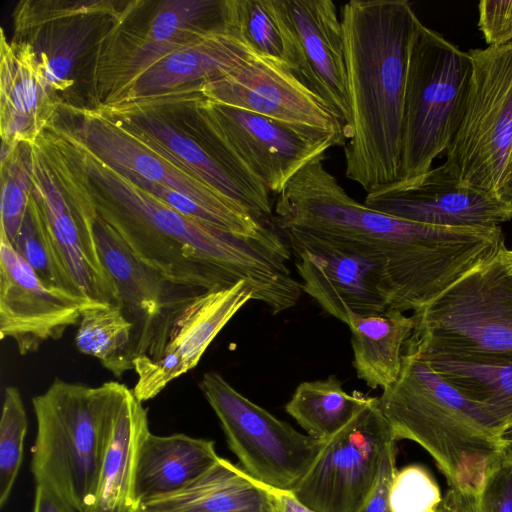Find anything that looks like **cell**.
I'll use <instances>...</instances> for the list:
<instances>
[{"instance_id": "cell-1", "label": "cell", "mask_w": 512, "mask_h": 512, "mask_svg": "<svg viewBox=\"0 0 512 512\" xmlns=\"http://www.w3.org/2000/svg\"><path fill=\"white\" fill-rule=\"evenodd\" d=\"M56 131L91 179L99 215L168 283L211 291L245 281L273 314L296 305L302 286L275 230L245 236L186 216L102 162L67 128Z\"/></svg>"}, {"instance_id": "cell-2", "label": "cell", "mask_w": 512, "mask_h": 512, "mask_svg": "<svg viewBox=\"0 0 512 512\" xmlns=\"http://www.w3.org/2000/svg\"><path fill=\"white\" fill-rule=\"evenodd\" d=\"M319 157L278 195L274 223L367 251L386 268L392 309L417 311L505 245L501 226L436 227L351 198Z\"/></svg>"}, {"instance_id": "cell-3", "label": "cell", "mask_w": 512, "mask_h": 512, "mask_svg": "<svg viewBox=\"0 0 512 512\" xmlns=\"http://www.w3.org/2000/svg\"><path fill=\"white\" fill-rule=\"evenodd\" d=\"M340 21L352 111L345 175L369 193L401 180L407 72L421 21L406 0H352Z\"/></svg>"}, {"instance_id": "cell-4", "label": "cell", "mask_w": 512, "mask_h": 512, "mask_svg": "<svg viewBox=\"0 0 512 512\" xmlns=\"http://www.w3.org/2000/svg\"><path fill=\"white\" fill-rule=\"evenodd\" d=\"M378 400L394 439L419 444L464 495L477 494L490 464L512 445L486 411L412 352L404 351L398 379Z\"/></svg>"}, {"instance_id": "cell-5", "label": "cell", "mask_w": 512, "mask_h": 512, "mask_svg": "<svg viewBox=\"0 0 512 512\" xmlns=\"http://www.w3.org/2000/svg\"><path fill=\"white\" fill-rule=\"evenodd\" d=\"M128 389L116 381L92 387L56 378L32 399L34 480L77 512L93 505L113 418Z\"/></svg>"}, {"instance_id": "cell-6", "label": "cell", "mask_w": 512, "mask_h": 512, "mask_svg": "<svg viewBox=\"0 0 512 512\" xmlns=\"http://www.w3.org/2000/svg\"><path fill=\"white\" fill-rule=\"evenodd\" d=\"M412 316L404 351L512 362V250L504 245Z\"/></svg>"}, {"instance_id": "cell-7", "label": "cell", "mask_w": 512, "mask_h": 512, "mask_svg": "<svg viewBox=\"0 0 512 512\" xmlns=\"http://www.w3.org/2000/svg\"><path fill=\"white\" fill-rule=\"evenodd\" d=\"M27 159L31 194L71 276L89 298L121 306L100 258L94 229L98 211L87 173L56 138L27 145Z\"/></svg>"}, {"instance_id": "cell-8", "label": "cell", "mask_w": 512, "mask_h": 512, "mask_svg": "<svg viewBox=\"0 0 512 512\" xmlns=\"http://www.w3.org/2000/svg\"><path fill=\"white\" fill-rule=\"evenodd\" d=\"M471 74L468 52L421 22L407 72L401 180L426 173L434 159L446 152L461 121Z\"/></svg>"}, {"instance_id": "cell-9", "label": "cell", "mask_w": 512, "mask_h": 512, "mask_svg": "<svg viewBox=\"0 0 512 512\" xmlns=\"http://www.w3.org/2000/svg\"><path fill=\"white\" fill-rule=\"evenodd\" d=\"M468 54L467 98L442 164L461 184L501 196L512 177V43Z\"/></svg>"}, {"instance_id": "cell-10", "label": "cell", "mask_w": 512, "mask_h": 512, "mask_svg": "<svg viewBox=\"0 0 512 512\" xmlns=\"http://www.w3.org/2000/svg\"><path fill=\"white\" fill-rule=\"evenodd\" d=\"M121 17L98 41L93 80L100 98L97 106L110 102L156 62L195 38L236 30L233 0L160 1L145 27L129 32Z\"/></svg>"}, {"instance_id": "cell-11", "label": "cell", "mask_w": 512, "mask_h": 512, "mask_svg": "<svg viewBox=\"0 0 512 512\" xmlns=\"http://www.w3.org/2000/svg\"><path fill=\"white\" fill-rule=\"evenodd\" d=\"M175 165L229 198L256 220L274 222L271 193L193 114L196 137L171 124L150 101L95 108Z\"/></svg>"}, {"instance_id": "cell-12", "label": "cell", "mask_w": 512, "mask_h": 512, "mask_svg": "<svg viewBox=\"0 0 512 512\" xmlns=\"http://www.w3.org/2000/svg\"><path fill=\"white\" fill-rule=\"evenodd\" d=\"M199 386L242 469L267 486L293 491L326 440L298 432L250 401L217 372L205 373Z\"/></svg>"}, {"instance_id": "cell-13", "label": "cell", "mask_w": 512, "mask_h": 512, "mask_svg": "<svg viewBox=\"0 0 512 512\" xmlns=\"http://www.w3.org/2000/svg\"><path fill=\"white\" fill-rule=\"evenodd\" d=\"M230 152L271 194L277 196L307 164L334 146H345L342 135L289 124L251 111L219 104L201 96L189 101Z\"/></svg>"}, {"instance_id": "cell-14", "label": "cell", "mask_w": 512, "mask_h": 512, "mask_svg": "<svg viewBox=\"0 0 512 512\" xmlns=\"http://www.w3.org/2000/svg\"><path fill=\"white\" fill-rule=\"evenodd\" d=\"M393 442L396 440L378 397H372L346 426L325 441L292 492L316 512H360Z\"/></svg>"}, {"instance_id": "cell-15", "label": "cell", "mask_w": 512, "mask_h": 512, "mask_svg": "<svg viewBox=\"0 0 512 512\" xmlns=\"http://www.w3.org/2000/svg\"><path fill=\"white\" fill-rule=\"evenodd\" d=\"M254 299L245 281L175 299L146 353L133 360L136 398L142 403L155 398L171 381L195 368L219 332Z\"/></svg>"}, {"instance_id": "cell-16", "label": "cell", "mask_w": 512, "mask_h": 512, "mask_svg": "<svg viewBox=\"0 0 512 512\" xmlns=\"http://www.w3.org/2000/svg\"><path fill=\"white\" fill-rule=\"evenodd\" d=\"M79 119L68 129L92 154L125 175L170 187L212 212L225 230L262 236L275 230L256 220L235 202L187 173L97 109L68 108Z\"/></svg>"}, {"instance_id": "cell-17", "label": "cell", "mask_w": 512, "mask_h": 512, "mask_svg": "<svg viewBox=\"0 0 512 512\" xmlns=\"http://www.w3.org/2000/svg\"><path fill=\"white\" fill-rule=\"evenodd\" d=\"M284 40V64L352 136L341 21L331 0H266Z\"/></svg>"}, {"instance_id": "cell-18", "label": "cell", "mask_w": 512, "mask_h": 512, "mask_svg": "<svg viewBox=\"0 0 512 512\" xmlns=\"http://www.w3.org/2000/svg\"><path fill=\"white\" fill-rule=\"evenodd\" d=\"M302 290L331 316L380 313L391 307L384 263L367 251L296 229H282Z\"/></svg>"}, {"instance_id": "cell-19", "label": "cell", "mask_w": 512, "mask_h": 512, "mask_svg": "<svg viewBox=\"0 0 512 512\" xmlns=\"http://www.w3.org/2000/svg\"><path fill=\"white\" fill-rule=\"evenodd\" d=\"M117 1H21L13 12V40L34 49L38 67L55 93L74 83L75 68L104 24L121 16Z\"/></svg>"}, {"instance_id": "cell-20", "label": "cell", "mask_w": 512, "mask_h": 512, "mask_svg": "<svg viewBox=\"0 0 512 512\" xmlns=\"http://www.w3.org/2000/svg\"><path fill=\"white\" fill-rule=\"evenodd\" d=\"M103 303L46 286L0 232V338L21 355L57 340L87 309Z\"/></svg>"}, {"instance_id": "cell-21", "label": "cell", "mask_w": 512, "mask_h": 512, "mask_svg": "<svg viewBox=\"0 0 512 512\" xmlns=\"http://www.w3.org/2000/svg\"><path fill=\"white\" fill-rule=\"evenodd\" d=\"M364 204L407 221L449 228L496 227L512 219V202L456 180L441 164L367 193Z\"/></svg>"}, {"instance_id": "cell-22", "label": "cell", "mask_w": 512, "mask_h": 512, "mask_svg": "<svg viewBox=\"0 0 512 512\" xmlns=\"http://www.w3.org/2000/svg\"><path fill=\"white\" fill-rule=\"evenodd\" d=\"M199 95L215 103L346 138L345 129L334 114L283 62L272 58L252 54L230 73L202 84Z\"/></svg>"}, {"instance_id": "cell-23", "label": "cell", "mask_w": 512, "mask_h": 512, "mask_svg": "<svg viewBox=\"0 0 512 512\" xmlns=\"http://www.w3.org/2000/svg\"><path fill=\"white\" fill-rule=\"evenodd\" d=\"M252 54L236 30L203 34L160 59L110 102L100 106L183 95L187 88L199 90L205 82L230 73Z\"/></svg>"}, {"instance_id": "cell-24", "label": "cell", "mask_w": 512, "mask_h": 512, "mask_svg": "<svg viewBox=\"0 0 512 512\" xmlns=\"http://www.w3.org/2000/svg\"><path fill=\"white\" fill-rule=\"evenodd\" d=\"M42 75L34 49L19 40L0 39V129L2 148L33 144L62 106Z\"/></svg>"}, {"instance_id": "cell-25", "label": "cell", "mask_w": 512, "mask_h": 512, "mask_svg": "<svg viewBox=\"0 0 512 512\" xmlns=\"http://www.w3.org/2000/svg\"><path fill=\"white\" fill-rule=\"evenodd\" d=\"M94 229L102 263L117 287L125 316L134 325L135 359L146 353L165 311L174 302L168 293L173 285L143 263L99 213Z\"/></svg>"}, {"instance_id": "cell-26", "label": "cell", "mask_w": 512, "mask_h": 512, "mask_svg": "<svg viewBox=\"0 0 512 512\" xmlns=\"http://www.w3.org/2000/svg\"><path fill=\"white\" fill-rule=\"evenodd\" d=\"M149 433L147 409L128 389L115 412L95 499L86 512H137V466Z\"/></svg>"}, {"instance_id": "cell-27", "label": "cell", "mask_w": 512, "mask_h": 512, "mask_svg": "<svg viewBox=\"0 0 512 512\" xmlns=\"http://www.w3.org/2000/svg\"><path fill=\"white\" fill-rule=\"evenodd\" d=\"M219 458L212 440L183 433L160 436L150 432L139 454L136 474L138 503L180 490Z\"/></svg>"}, {"instance_id": "cell-28", "label": "cell", "mask_w": 512, "mask_h": 512, "mask_svg": "<svg viewBox=\"0 0 512 512\" xmlns=\"http://www.w3.org/2000/svg\"><path fill=\"white\" fill-rule=\"evenodd\" d=\"M137 512H266V499L242 468L220 457L180 490L141 502Z\"/></svg>"}, {"instance_id": "cell-29", "label": "cell", "mask_w": 512, "mask_h": 512, "mask_svg": "<svg viewBox=\"0 0 512 512\" xmlns=\"http://www.w3.org/2000/svg\"><path fill=\"white\" fill-rule=\"evenodd\" d=\"M353 366L372 389L392 385L399 377L406 342L415 328L414 317L388 308L380 313L349 316Z\"/></svg>"}, {"instance_id": "cell-30", "label": "cell", "mask_w": 512, "mask_h": 512, "mask_svg": "<svg viewBox=\"0 0 512 512\" xmlns=\"http://www.w3.org/2000/svg\"><path fill=\"white\" fill-rule=\"evenodd\" d=\"M424 360L463 396L486 411L512 444V362L440 357Z\"/></svg>"}, {"instance_id": "cell-31", "label": "cell", "mask_w": 512, "mask_h": 512, "mask_svg": "<svg viewBox=\"0 0 512 512\" xmlns=\"http://www.w3.org/2000/svg\"><path fill=\"white\" fill-rule=\"evenodd\" d=\"M371 398L359 392L347 393L342 382L330 375L300 383L285 410L308 435L327 440L346 426Z\"/></svg>"}, {"instance_id": "cell-32", "label": "cell", "mask_w": 512, "mask_h": 512, "mask_svg": "<svg viewBox=\"0 0 512 512\" xmlns=\"http://www.w3.org/2000/svg\"><path fill=\"white\" fill-rule=\"evenodd\" d=\"M133 330L121 306L101 304L83 312L75 344L119 378L134 369Z\"/></svg>"}, {"instance_id": "cell-33", "label": "cell", "mask_w": 512, "mask_h": 512, "mask_svg": "<svg viewBox=\"0 0 512 512\" xmlns=\"http://www.w3.org/2000/svg\"><path fill=\"white\" fill-rule=\"evenodd\" d=\"M13 247L46 286L88 297L71 276L32 194Z\"/></svg>"}, {"instance_id": "cell-34", "label": "cell", "mask_w": 512, "mask_h": 512, "mask_svg": "<svg viewBox=\"0 0 512 512\" xmlns=\"http://www.w3.org/2000/svg\"><path fill=\"white\" fill-rule=\"evenodd\" d=\"M1 227L14 245L31 196V178L27 159V144L1 148Z\"/></svg>"}, {"instance_id": "cell-35", "label": "cell", "mask_w": 512, "mask_h": 512, "mask_svg": "<svg viewBox=\"0 0 512 512\" xmlns=\"http://www.w3.org/2000/svg\"><path fill=\"white\" fill-rule=\"evenodd\" d=\"M28 428L25 407L19 390L5 389L0 421V506L8 501L23 461Z\"/></svg>"}, {"instance_id": "cell-36", "label": "cell", "mask_w": 512, "mask_h": 512, "mask_svg": "<svg viewBox=\"0 0 512 512\" xmlns=\"http://www.w3.org/2000/svg\"><path fill=\"white\" fill-rule=\"evenodd\" d=\"M235 28L256 55L284 63V40L266 0H233Z\"/></svg>"}, {"instance_id": "cell-37", "label": "cell", "mask_w": 512, "mask_h": 512, "mask_svg": "<svg viewBox=\"0 0 512 512\" xmlns=\"http://www.w3.org/2000/svg\"><path fill=\"white\" fill-rule=\"evenodd\" d=\"M442 498L436 480L425 467L412 464L395 472L389 493L392 512H434Z\"/></svg>"}, {"instance_id": "cell-38", "label": "cell", "mask_w": 512, "mask_h": 512, "mask_svg": "<svg viewBox=\"0 0 512 512\" xmlns=\"http://www.w3.org/2000/svg\"><path fill=\"white\" fill-rule=\"evenodd\" d=\"M457 512H512V445L488 467L475 496H462Z\"/></svg>"}, {"instance_id": "cell-39", "label": "cell", "mask_w": 512, "mask_h": 512, "mask_svg": "<svg viewBox=\"0 0 512 512\" xmlns=\"http://www.w3.org/2000/svg\"><path fill=\"white\" fill-rule=\"evenodd\" d=\"M478 12V27L488 46L512 43V0H483Z\"/></svg>"}, {"instance_id": "cell-40", "label": "cell", "mask_w": 512, "mask_h": 512, "mask_svg": "<svg viewBox=\"0 0 512 512\" xmlns=\"http://www.w3.org/2000/svg\"><path fill=\"white\" fill-rule=\"evenodd\" d=\"M395 443H391L387 448L377 483L360 512H392L389 493L394 474L397 471Z\"/></svg>"}, {"instance_id": "cell-41", "label": "cell", "mask_w": 512, "mask_h": 512, "mask_svg": "<svg viewBox=\"0 0 512 512\" xmlns=\"http://www.w3.org/2000/svg\"><path fill=\"white\" fill-rule=\"evenodd\" d=\"M251 479L264 493L266 512H316L303 504L292 491L273 488Z\"/></svg>"}, {"instance_id": "cell-42", "label": "cell", "mask_w": 512, "mask_h": 512, "mask_svg": "<svg viewBox=\"0 0 512 512\" xmlns=\"http://www.w3.org/2000/svg\"><path fill=\"white\" fill-rule=\"evenodd\" d=\"M33 512H77L54 491L36 485Z\"/></svg>"}, {"instance_id": "cell-43", "label": "cell", "mask_w": 512, "mask_h": 512, "mask_svg": "<svg viewBox=\"0 0 512 512\" xmlns=\"http://www.w3.org/2000/svg\"><path fill=\"white\" fill-rule=\"evenodd\" d=\"M501 197L509 202H512V177L502 190Z\"/></svg>"}, {"instance_id": "cell-44", "label": "cell", "mask_w": 512, "mask_h": 512, "mask_svg": "<svg viewBox=\"0 0 512 512\" xmlns=\"http://www.w3.org/2000/svg\"><path fill=\"white\" fill-rule=\"evenodd\" d=\"M434 512H445V511L438 506V508Z\"/></svg>"}]
</instances>
